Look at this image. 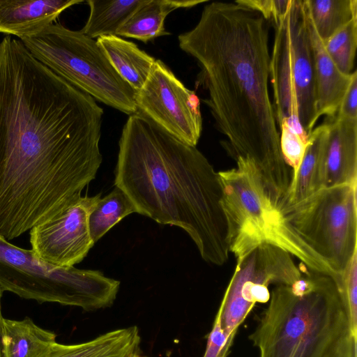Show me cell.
<instances>
[{"instance_id": "obj_5", "label": "cell", "mask_w": 357, "mask_h": 357, "mask_svg": "<svg viewBox=\"0 0 357 357\" xmlns=\"http://www.w3.org/2000/svg\"><path fill=\"white\" fill-rule=\"evenodd\" d=\"M237 167L219 172L222 205L228 226L230 252L240 259L263 244L288 252L310 271L340 277L310 248L292 228L281 211L279 202L267 190L252 160L238 157Z\"/></svg>"}, {"instance_id": "obj_18", "label": "cell", "mask_w": 357, "mask_h": 357, "mask_svg": "<svg viewBox=\"0 0 357 357\" xmlns=\"http://www.w3.org/2000/svg\"><path fill=\"white\" fill-rule=\"evenodd\" d=\"M204 2L203 0H144L119 29L116 36L146 43L157 37L169 35L165 29V21L171 12Z\"/></svg>"}, {"instance_id": "obj_26", "label": "cell", "mask_w": 357, "mask_h": 357, "mask_svg": "<svg viewBox=\"0 0 357 357\" xmlns=\"http://www.w3.org/2000/svg\"><path fill=\"white\" fill-rule=\"evenodd\" d=\"M340 292L347 310L351 331L357 337V252L342 275Z\"/></svg>"}, {"instance_id": "obj_13", "label": "cell", "mask_w": 357, "mask_h": 357, "mask_svg": "<svg viewBox=\"0 0 357 357\" xmlns=\"http://www.w3.org/2000/svg\"><path fill=\"white\" fill-rule=\"evenodd\" d=\"M324 146L325 187L357 183V119L326 117Z\"/></svg>"}, {"instance_id": "obj_3", "label": "cell", "mask_w": 357, "mask_h": 357, "mask_svg": "<svg viewBox=\"0 0 357 357\" xmlns=\"http://www.w3.org/2000/svg\"><path fill=\"white\" fill-rule=\"evenodd\" d=\"M114 185L137 213L183 229L206 262L222 266L229 255L228 226L218 172L196 148L144 115L122 129Z\"/></svg>"}, {"instance_id": "obj_14", "label": "cell", "mask_w": 357, "mask_h": 357, "mask_svg": "<svg viewBox=\"0 0 357 357\" xmlns=\"http://www.w3.org/2000/svg\"><path fill=\"white\" fill-rule=\"evenodd\" d=\"M82 0H0V33L19 38L34 35Z\"/></svg>"}, {"instance_id": "obj_19", "label": "cell", "mask_w": 357, "mask_h": 357, "mask_svg": "<svg viewBox=\"0 0 357 357\" xmlns=\"http://www.w3.org/2000/svg\"><path fill=\"white\" fill-rule=\"evenodd\" d=\"M54 332L36 325L29 317L3 319L2 357H47L56 343Z\"/></svg>"}, {"instance_id": "obj_31", "label": "cell", "mask_w": 357, "mask_h": 357, "mask_svg": "<svg viewBox=\"0 0 357 357\" xmlns=\"http://www.w3.org/2000/svg\"><path fill=\"white\" fill-rule=\"evenodd\" d=\"M128 357H149L147 356L143 355L139 351V349H136L133 352H132Z\"/></svg>"}, {"instance_id": "obj_15", "label": "cell", "mask_w": 357, "mask_h": 357, "mask_svg": "<svg viewBox=\"0 0 357 357\" xmlns=\"http://www.w3.org/2000/svg\"><path fill=\"white\" fill-rule=\"evenodd\" d=\"M306 14L314 57L317 114L319 119L323 115L333 117L337 112L352 73L344 74L336 67L315 30L307 8Z\"/></svg>"}, {"instance_id": "obj_21", "label": "cell", "mask_w": 357, "mask_h": 357, "mask_svg": "<svg viewBox=\"0 0 357 357\" xmlns=\"http://www.w3.org/2000/svg\"><path fill=\"white\" fill-rule=\"evenodd\" d=\"M144 0H89L90 13L80 30L92 39L116 36L119 29L126 22Z\"/></svg>"}, {"instance_id": "obj_28", "label": "cell", "mask_w": 357, "mask_h": 357, "mask_svg": "<svg viewBox=\"0 0 357 357\" xmlns=\"http://www.w3.org/2000/svg\"><path fill=\"white\" fill-rule=\"evenodd\" d=\"M231 347L221 325L220 309L218 308L212 329L208 335L203 357H227Z\"/></svg>"}, {"instance_id": "obj_4", "label": "cell", "mask_w": 357, "mask_h": 357, "mask_svg": "<svg viewBox=\"0 0 357 357\" xmlns=\"http://www.w3.org/2000/svg\"><path fill=\"white\" fill-rule=\"evenodd\" d=\"M351 335L355 337L334 279L307 270L291 285L272 290L248 337L259 357H332Z\"/></svg>"}, {"instance_id": "obj_2", "label": "cell", "mask_w": 357, "mask_h": 357, "mask_svg": "<svg viewBox=\"0 0 357 357\" xmlns=\"http://www.w3.org/2000/svg\"><path fill=\"white\" fill-rule=\"evenodd\" d=\"M181 50L197 61L203 101L223 147L233 158H247L270 194L285 197L293 170L282 155L280 130L268 91L271 55L267 21L235 2L213 1L195 26L178 37Z\"/></svg>"}, {"instance_id": "obj_6", "label": "cell", "mask_w": 357, "mask_h": 357, "mask_svg": "<svg viewBox=\"0 0 357 357\" xmlns=\"http://www.w3.org/2000/svg\"><path fill=\"white\" fill-rule=\"evenodd\" d=\"M0 287L3 291L39 303H56L94 311L114 303L120 282L99 271L53 266L0 234Z\"/></svg>"}, {"instance_id": "obj_20", "label": "cell", "mask_w": 357, "mask_h": 357, "mask_svg": "<svg viewBox=\"0 0 357 357\" xmlns=\"http://www.w3.org/2000/svg\"><path fill=\"white\" fill-rule=\"evenodd\" d=\"M140 340L138 328L132 326L109 331L82 343L56 342L47 357H128L139 349Z\"/></svg>"}, {"instance_id": "obj_25", "label": "cell", "mask_w": 357, "mask_h": 357, "mask_svg": "<svg viewBox=\"0 0 357 357\" xmlns=\"http://www.w3.org/2000/svg\"><path fill=\"white\" fill-rule=\"evenodd\" d=\"M278 128L282 153L287 164L292 169L294 177L304 155L308 135L296 116L284 119Z\"/></svg>"}, {"instance_id": "obj_16", "label": "cell", "mask_w": 357, "mask_h": 357, "mask_svg": "<svg viewBox=\"0 0 357 357\" xmlns=\"http://www.w3.org/2000/svg\"><path fill=\"white\" fill-rule=\"evenodd\" d=\"M328 132L325 122L308 135L307 145L287 197L281 203L298 202L325 188L324 146Z\"/></svg>"}, {"instance_id": "obj_22", "label": "cell", "mask_w": 357, "mask_h": 357, "mask_svg": "<svg viewBox=\"0 0 357 357\" xmlns=\"http://www.w3.org/2000/svg\"><path fill=\"white\" fill-rule=\"evenodd\" d=\"M307 13L323 42L357 18V0H305Z\"/></svg>"}, {"instance_id": "obj_10", "label": "cell", "mask_w": 357, "mask_h": 357, "mask_svg": "<svg viewBox=\"0 0 357 357\" xmlns=\"http://www.w3.org/2000/svg\"><path fill=\"white\" fill-rule=\"evenodd\" d=\"M236 261L219 307L221 325L231 347L255 305L268 302V285H291L303 275L288 252L270 244L259 245Z\"/></svg>"}, {"instance_id": "obj_1", "label": "cell", "mask_w": 357, "mask_h": 357, "mask_svg": "<svg viewBox=\"0 0 357 357\" xmlns=\"http://www.w3.org/2000/svg\"><path fill=\"white\" fill-rule=\"evenodd\" d=\"M103 109L36 59L0 42V234L13 240L60 213L96 176Z\"/></svg>"}, {"instance_id": "obj_11", "label": "cell", "mask_w": 357, "mask_h": 357, "mask_svg": "<svg viewBox=\"0 0 357 357\" xmlns=\"http://www.w3.org/2000/svg\"><path fill=\"white\" fill-rule=\"evenodd\" d=\"M138 113L180 141L196 146L202 131L199 100L161 60L136 93Z\"/></svg>"}, {"instance_id": "obj_8", "label": "cell", "mask_w": 357, "mask_h": 357, "mask_svg": "<svg viewBox=\"0 0 357 357\" xmlns=\"http://www.w3.org/2000/svg\"><path fill=\"white\" fill-rule=\"evenodd\" d=\"M270 60V79L278 126L296 116L309 135L319 119L316 111L314 57L305 0H291L276 23Z\"/></svg>"}, {"instance_id": "obj_29", "label": "cell", "mask_w": 357, "mask_h": 357, "mask_svg": "<svg viewBox=\"0 0 357 357\" xmlns=\"http://www.w3.org/2000/svg\"><path fill=\"white\" fill-rule=\"evenodd\" d=\"M336 114L342 117L357 119V72L356 70L352 73L351 80Z\"/></svg>"}, {"instance_id": "obj_27", "label": "cell", "mask_w": 357, "mask_h": 357, "mask_svg": "<svg viewBox=\"0 0 357 357\" xmlns=\"http://www.w3.org/2000/svg\"><path fill=\"white\" fill-rule=\"evenodd\" d=\"M234 2L259 13L266 21L271 20L276 23L287 14L291 0H237Z\"/></svg>"}, {"instance_id": "obj_17", "label": "cell", "mask_w": 357, "mask_h": 357, "mask_svg": "<svg viewBox=\"0 0 357 357\" xmlns=\"http://www.w3.org/2000/svg\"><path fill=\"white\" fill-rule=\"evenodd\" d=\"M116 72L137 93L145 84L156 59L118 36L96 39Z\"/></svg>"}, {"instance_id": "obj_24", "label": "cell", "mask_w": 357, "mask_h": 357, "mask_svg": "<svg viewBox=\"0 0 357 357\" xmlns=\"http://www.w3.org/2000/svg\"><path fill=\"white\" fill-rule=\"evenodd\" d=\"M324 44L336 67L344 74L352 73L357 47V18L336 31Z\"/></svg>"}, {"instance_id": "obj_12", "label": "cell", "mask_w": 357, "mask_h": 357, "mask_svg": "<svg viewBox=\"0 0 357 357\" xmlns=\"http://www.w3.org/2000/svg\"><path fill=\"white\" fill-rule=\"evenodd\" d=\"M101 193L80 196L51 219L30 229V243L35 255L59 267L81 262L94 245L89 229V215Z\"/></svg>"}, {"instance_id": "obj_7", "label": "cell", "mask_w": 357, "mask_h": 357, "mask_svg": "<svg viewBox=\"0 0 357 357\" xmlns=\"http://www.w3.org/2000/svg\"><path fill=\"white\" fill-rule=\"evenodd\" d=\"M20 40L36 59L75 88L123 113H138L136 92L116 72L96 40L53 23Z\"/></svg>"}, {"instance_id": "obj_23", "label": "cell", "mask_w": 357, "mask_h": 357, "mask_svg": "<svg viewBox=\"0 0 357 357\" xmlns=\"http://www.w3.org/2000/svg\"><path fill=\"white\" fill-rule=\"evenodd\" d=\"M137 208L129 197L115 186L111 192L100 198L89 215V229L94 244L112 227Z\"/></svg>"}, {"instance_id": "obj_30", "label": "cell", "mask_w": 357, "mask_h": 357, "mask_svg": "<svg viewBox=\"0 0 357 357\" xmlns=\"http://www.w3.org/2000/svg\"><path fill=\"white\" fill-rule=\"evenodd\" d=\"M332 357H357V339L348 337Z\"/></svg>"}, {"instance_id": "obj_9", "label": "cell", "mask_w": 357, "mask_h": 357, "mask_svg": "<svg viewBox=\"0 0 357 357\" xmlns=\"http://www.w3.org/2000/svg\"><path fill=\"white\" fill-rule=\"evenodd\" d=\"M357 183L325 187L294 204L279 203L298 236L342 278L357 252Z\"/></svg>"}]
</instances>
